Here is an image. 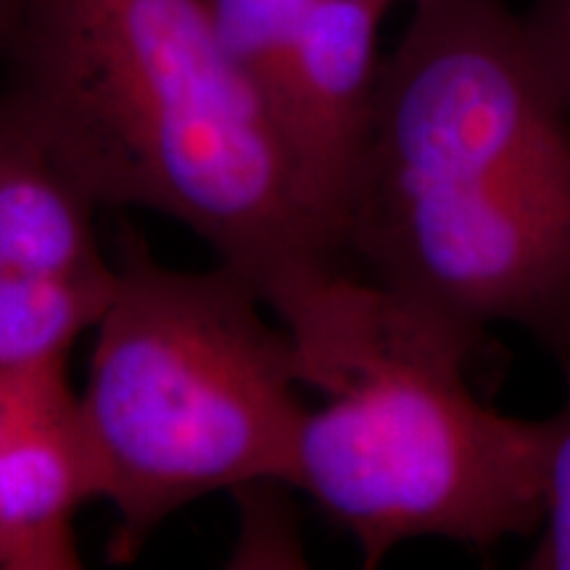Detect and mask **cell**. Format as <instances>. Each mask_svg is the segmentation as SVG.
Masks as SVG:
<instances>
[{
  "mask_svg": "<svg viewBox=\"0 0 570 570\" xmlns=\"http://www.w3.org/2000/svg\"><path fill=\"white\" fill-rule=\"evenodd\" d=\"M346 256L483 338L570 360V111L508 0H412L383 56Z\"/></svg>",
  "mask_w": 570,
  "mask_h": 570,
  "instance_id": "cell-1",
  "label": "cell"
},
{
  "mask_svg": "<svg viewBox=\"0 0 570 570\" xmlns=\"http://www.w3.org/2000/svg\"><path fill=\"white\" fill-rule=\"evenodd\" d=\"M6 92L98 206L173 217L252 285L294 344L348 269L273 109L206 0H6Z\"/></svg>",
  "mask_w": 570,
  "mask_h": 570,
  "instance_id": "cell-2",
  "label": "cell"
},
{
  "mask_svg": "<svg viewBox=\"0 0 570 570\" xmlns=\"http://www.w3.org/2000/svg\"><path fill=\"white\" fill-rule=\"evenodd\" d=\"M265 309L233 269L180 273L127 240L80 396L98 499L119 515L117 560L214 491L291 487L309 407L294 341Z\"/></svg>",
  "mask_w": 570,
  "mask_h": 570,
  "instance_id": "cell-3",
  "label": "cell"
},
{
  "mask_svg": "<svg viewBox=\"0 0 570 570\" xmlns=\"http://www.w3.org/2000/svg\"><path fill=\"white\" fill-rule=\"evenodd\" d=\"M479 336L360 281L309 377L325 404L298 428L291 487L377 568L446 539L487 552L544 520V420L489 407L468 383Z\"/></svg>",
  "mask_w": 570,
  "mask_h": 570,
  "instance_id": "cell-4",
  "label": "cell"
},
{
  "mask_svg": "<svg viewBox=\"0 0 570 570\" xmlns=\"http://www.w3.org/2000/svg\"><path fill=\"white\" fill-rule=\"evenodd\" d=\"M383 0H312L275 96V119L312 209L346 256L348 209L365 154Z\"/></svg>",
  "mask_w": 570,
  "mask_h": 570,
  "instance_id": "cell-5",
  "label": "cell"
},
{
  "mask_svg": "<svg viewBox=\"0 0 570 570\" xmlns=\"http://www.w3.org/2000/svg\"><path fill=\"white\" fill-rule=\"evenodd\" d=\"M98 499L80 396L67 373L38 383L0 449V568H80L71 520Z\"/></svg>",
  "mask_w": 570,
  "mask_h": 570,
  "instance_id": "cell-6",
  "label": "cell"
},
{
  "mask_svg": "<svg viewBox=\"0 0 570 570\" xmlns=\"http://www.w3.org/2000/svg\"><path fill=\"white\" fill-rule=\"evenodd\" d=\"M96 206L24 111L0 98V269L46 277L111 273L92 225Z\"/></svg>",
  "mask_w": 570,
  "mask_h": 570,
  "instance_id": "cell-7",
  "label": "cell"
},
{
  "mask_svg": "<svg viewBox=\"0 0 570 570\" xmlns=\"http://www.w3.org/2000/svg\"><path fill=\"white\" fill-rule=\"evenodd\" d=\"M117 267L96 277H46L0 269V377L67 373L85 327H96Z\"/></svg>",
  "mask_w": 570,
  "mask_h": 570,
  "instance_id": "cell-8",
  "label": "cell"
},
{
  "mask_svg": "<svg viewBox=\"0 0 570 570\" xmlns=\"http://www.w3.org/2000/svg\"><path fill=\"white\" fill-rule=\"evenodd\" d=\"M219 42L275 114L291 48L312 0H206Z\"/></svg>",
  "mask_w": 570,
  "mask_h": 570,
  "instance_id": "cell-9",
  "label": "cell"
},
{
  "mask_svg": "<svg viewBox=\"0 0 570 570\" xmlns=\"http://www.w3.org/2000/svg\"><path fill=\"white\" fill-rule=\"evenodd\" d=\"M544 520L541 539L529 554L531 570H570V377L566 402L544 417Z\"/></svg>",
  "mask_w": 570,
  "mask_h": 570,
  "instance_id": "cell-10",
  "label": "cell"
},
{
  "mask_svg": "<svg viewBox=\"0 0 570 570\" xmlns=\"http://www.w3.org/2000/svg\"><path fill=\"white\" fill-rule=\"evenodd\" d=\"M520 17L541 69L570 111V0H533Z\"/></svg>",
  "mask_w": 570,
  "mask_h": 570,
  "instance_id": "cell-11",
  "label": "cell"
},
{
  "mask_svg": "<svg viewBox=\"0 0 570 570\" xmlns=\"http://www.w3.org/2000/svg\"><path fill=\"white\" fill-rule=\"evenodd\" d=\"M61 375V373H53ZM51 375H35V377H0V449L9 441L13 425L24 410L27 399L38 389L40 381Z\"/></svg>",
  "mask_w": 570,
  "mask_h": 570,
  "instance_id": "cell-12",
  "label": "cell"
},
{
  "mask_svg": "<svg viewBox=\"0 0 570 570\" xmlns=\"http://www.w3.org/2000/svg\"><path fill=\"white\" fill-rule=\"evenodd\" d=\"M560 370H562V377H570V360H568V362H566V365H562Z\"/></svg>",
  "mask_w": 570,
  "mask_h": 570,
  "instance_id": "cell-13",
  "label": "cell"
},
{
  "mask_svg": "<svg viewBox=\"0 0 570 570\" xmlns=\"http://www.w3.org/2000/svg\"><path fill=\"white\" fill-rule=\"evenodd\" d=\"M6 19V0H0V21Z\"/></svg>",
  "mask_w": 570,
  "mask_h": 570,
  "instance_id": "cell-14",
  "label": "cell"
},
{
  "mask_svg": "<svg viewBox=\"0 0 570 570\" xmlns=\"http://www.w3.org/2000/svg\"><path fill=\"white\" fill-rule=\"evenodd\" d=\"M383 3H386V6H391V3H396V0H383Z\"/></svg>",
  "mask_w": 570,
  "mask_h": 570,
  "instance_id": "cell-15",
  "label": "cell"
},
{
  "mask_svg": "<svg viewBox=\"0 0 570 570\" xmlns=\"http://www.w3.org/2000/svg\"><path fill=\"white\" fill-rule=\"evenodd\" d=\"M0 27H3V21H0Z\"/></svg>",
  "mask_w": 570,
  "mask_h": 570,
  "instance_id": "cell-16",
  "label": "cell"
}]
</instances>
